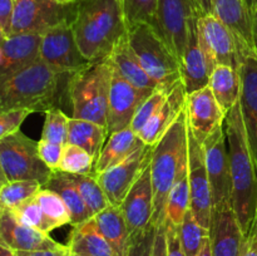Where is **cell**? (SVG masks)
Wrapping results in <instances>:
<instances>
[{"instance_id":"6da1fadb","label":"cell","mask_w":257,"mask_h":256,"mask_svg":"<svg viewBox=\"0 0 257 256\" xmlns=\"http://www.w3.org/2000/svg\"><path fill=\"white\" fill-rule=\"evenodd\" d=\"M225 135L232 183L231 202L243 236H247L257 211V166L248 145L240 100L226 114Z\"/></svg>"},{"instance_id":"7a4b0ae2","label":"cell","mask_w":257,"mask_h":256,"mask_svg":"<svg viewBox=\"0 0 257 256\" xmlns=\"http://www.w3.org/2000/svg\"><path fill=\"white\" fill-rule=\"evenodd\" d=\"M70 24L79 50L89 63L107 59L128 33L119 0H78Z\"/></svg>"},{"instance_id":"3957f363","label":"cell","mask_w":257,"mask_h":256,"mask_svg":"<svg viewBox=\"0 0 257 256\" xmlns=\"http://www.w3.org/2000/svg\"><path fill=\"white\" fill-rule=\"evenodd\" d=\"M64 75L69 74L40 59L17 72L0 75V113L23 109L45 113L55 107Z\"/></svg>"},{"instance_id":"277c9868","label":"cell","mask_w":257,"mask_h":256,"mask_svg":"<svg viewBox=\"0 0 257 256\" xmlns=\"http://www.w3.org/2000/svg\"><path fill=\"white\" fill-rule=\"evenodd\" d=\"M150 167L153 187L152 223L160 226L165 221L166 201L171 188L181 175L188 170V123L186 108L153 147Z\"/></svg>"},{"instance_id":"5b68a950","label":"cell","mask_w":257,"mask_h":256,"mask_svg":"<svg viewBox=\"0 0 257 256\" xmlns=\"http://www.w3.org/2000/svg\"><path fill=\"white\" fill-rule=\"evenodd\" d=\"M112 83V64L105 59L90 63L72 73L67 92L73 108V118L90 120L107 127L108 100Z\"/></svg>"},{"instance_id":"8992f818","label":"cell","mask_w":257,"mask_h":256,"mask_svg":"<svg viewBox=\"0 0 257 256\" xmlns=\"http://www.w3.org/2000/svg\"><path fill=\"white\" fill-rule=\"evenodd\" d=\"M128 40L143 69L158 87H172L181 80L180 60L155 27L141 23L128 28Z\"/></svg>"},{"instance_id":"52a82bcc","label":"cell","mask_w":257,"mask_h":256,"mask_svg":"<svg viewBox=\"0 0 257 256\" xmlns=\"http://www.w3.org/2000/svg\"><path fill=\"white\" fill-rule=\"evenodd\" d=\"M0 166L8 182L32 180L44 186L53 173L39 157L38 142L20 130L0 140Z\"/></svg>"},{"instance_id":"ba28073f","label":"cell","mask_w":257,"mask_h":256,"mask_svg":"<svg viewBox=\"0 0 257 256\" xmlns=\"http://www.w3.org/2000/svg\"><path fill=\"white\" fill-rule=\"evenodd\" d=\"M72 22H62L42 34L39 59L62 73L72 74L90 64L79 50Z\"/></svg>"},{"instance_id":"9c48e42d","label":"cell","mask_w":257,"mask_h":256,"mask_svg":"<svg viewBox=\"0 0 257 256\" xmlns=\"http://www.w3.org/2000/svg\"><path fill=\"white\" fill-rule=\"evenodd\" d=\"M198 17L193 0H158L156 30L178 60L182 58L191 28Z\"/></svg>"},{"instance_id":"30bf717a","label":"cell","mask_w":257,"mask_h":256,"mask_svg":"<svg viewBox=\"0 0 257 256\" xmlns=\"http://www.w3.org/2000/svg\"><path fill=\"white\" fill-rule=\"evenodd\" d=\"M202 146L205 151L206 170L210 181L212 210L232 207V183L228 162L227 141L223 125L208 136Z\"/></svg>"},{"instance_id":"8fae6325","label":"cell","mask_w":257,"mask_h":256,"mask_svg":"<svg viewBox=\"0 0 257 256\" xmlns=\"http://www.w3.org/2000/svg\"><path fill=\"white\" fill-rule=\"evenodd\" d=\"M152 150L153 147L141 141L127 157L104 172L95 175L110 205L119 207L136 180L150 166Z\"/></svg>"},{"instance_id":"7c38bea8","label":"cell","mask_w":257,"mask_h":256,"mask_svg":"<svg viewBox=\"0 0 257 256\" xmlns=\"http://www.w3.org/2000/svg\"><path fill=\"white\" fill-rule=\"evenodd\" d=\"M75 4L59 5L52 0H15L10 35L44 33L62 22H72Z\"/></svg>"},{"instance_id":"4fadbf2b","label":"cell","mask_w":257,"mask_h":256,"mask_svg":"<svg viewBox=\"0 0 257 256\" xmlns=\"http://www.w3.org/2000/svg\"><path fill=\"white\" fill-rule=\"evenodd\" d=\"M188 183L190 210L201 226L210 231L212 197L205 162V151L188 128Z\"/></svg>"},{"instance_id":"5bb4252c","label":"cell","mask_w":257,"mask_h":256,"mask_svg":"<svg viewBox=\"0 0 257 256\" xmlns=\"http://www.w3.org/2000/svg\"><path fill=\"white\" fill-rule=\"evenodd\" d=\"M197 27L201 47L212 69L222 64L240 70V53L232 32L212 13L200 15Z\"/></svg>"},{"instance_id":"9a60e30c","label":"cell","mask_w":257,"mask_h":256,"mask_svg":"<svg viewBox=\"0 0 257 256\" xmlns=\"http://www.w3.org/2000/svg\"><path fill=\"white\" fill-rule=\"evenodd\" d=\"M151 93L152 92L150 90L138 89L131 84L112 65V83L107 112V128L109 135L131 127L138 107Z\"/></svg>"},{"instance_id":"2e32d148","label":"cell","mask_w":257,"mask_h":256,"mask_svg":"<svg viewBox=\"0 0 257 256\" xmlns=\"http://www.w3.org/2000/svg\"><path fill=\"white\" fill-rule=\"evenodd\" d=\"M186 114L188 128L200 143L222 127L226 117L208 85L187 94Z\"/></svg>"},{"instance_id":"e0dca14e","label":"cell","mask_w":257,"mask_h":256,"mask_svg":"<svg viewBox=\"0 0 257 256\" xmlns=\"http://www.w3.org/2000/svg\"><path fill=\"white\" fill-rule=\"evenodd\" d=\"M119 207L124 215L131 235L152 223L153 187L150 166L136 180Z\"/></svg>"},{"instance_id":"ac0fdd59","label":"cell","mask_w":257,"mask_h":256,"mask_svg":"<svg viewBox=\"0 0 257 256\" xmlns=\"http://www.w3.org/2000/svg\"><path fill=\"white\" fill-rule=\"evenodd\" d=\"M240 107L248 145L257 166V54L245 55L240 65Z\"/></svg>"},{"instance_id":"d6986e66","label":"cell","mask_w":257,"mask_h":256,"mask_svg":"<svg viewBox=\"0 0 257 256\" xmlns=\"http://www.w3.org/2000/svg\"><path fill=\"white\" fill-rule=\"evenodd\" d=\"M215 14L232 32L237 42L240 59L255 52L252 44L251 9L247 0H211Z\"/></svg>"},{"instance_id":"ffe728a7","label":"cell","mask_w":257,"mask_h":256,"mask_svg":"<svg viewBox=\"0 0 257 256\" xmlns=\"http://www.w3.org/2000/svg\"><path fill=\"white\" fill-rule=\"evenodd\" d=\"M0 241L14 251L47 250L62 246L49 233L19 222L10 210L0 212Z\"/></svg>"},{"instance_id":"44dd1931","label":"cell","mask_w":257,"mask_h":256,"mask_svg":"<svg viewBox=\"0 0 257 256\" xmlns=\"http://www.w3.org/2000/svg\"><path fill=\"white\" fill-rule=\"evenodd\" d=\"M186 99H187V93L182 82L178 80L172 87L163 104L140 131L137 135L138 138L145 145L155 147L165 136V133L170 130L171 125L177 120L181 113L185 110Z\"/></svg>"},{"instance_id":"7402d4cb","label":"cell","mask_w":257,"mask_h":256,"mask_svg":"<svg viewBox=\"0 0 257 256\" xmlns=\"http://www.w3.org/2000/svg\"><path fill=\"white\" fill-rule=\"evenodd\" d=\"M197 22L198 19L193 23L191 28L187 45H186L182 58L180 59L181 82L187 94L207 87L210 82V75L213 70L203 53L200 39H198Z\"/></svg>"},{"instance_id":"603a6c76","label":"cell","mask_w":257,"mask_h":256,"mask_svg":"<svg viewBox=\"0 0 257 256\" xmlns=\"http://www.w3.org/2000/svg\"><path fill=\"white\" fill-rule=\"evenodd\" d=\"M243 238L245 236L232 207L212 210L210 240L213 256H240Z\"/></svg>"},{"instance_id":"cb8c5ba5","label":"cell","mask_w":257,"mask_h":256,"mask_svg":"<svg viewBox=\"0 0 257 256\" xmlns=\"http://www.w3.org/2000/svg\"><path fill=\"white\" fill-rule=\"evenodd\" d=\"M42 33H19L5 38L0 44L3 50L0 75L10 74L39 59Z\"/></svg>"},{"instance_id":"d4e9b609","label":"cell","mask_w":257,"mask_h":256,"mask_svg":"<svg viewBox=\"0 0 257 256\" xmlns=\"http://www.w3.org/2000/svg\"><path fill=\"white\" fill-rule=\"evenodd\" d=\"M113 67L119 72L125 80L137 87L138 89L153 92L158 84L146 73L128 40V33L114 45L112 53L107 58Z\"/></svg>"},{"instance_id":"484cf974","label":"cell","mask_w":257,"mask_h":256,"mask_svg":"<svg viewBox=\"0 0 257 256\" xmlns=\"http://www.w3.org/2000/svg\"><path fill=\"white\" fill-rule=\"evenodd\" d=\"M68 247L80 256H115L112 247L98 228L94 217L73 226Z\"/></svg>"},{"instance_id":"4316f807","label":"cell","mask_w":257,"mask_h":256,"mask_svg":"<svg viewBox=\"0 0 257 256\" xmlns=\"http://www.w3.org/2000/svg\"><path fill=\"white\" fill-rule=\"evenodd\" d=\"M98 228L112 247L115 256H127L131 245V232L120 207L109 205L94 216Z\"/></svg>"},{"instance_id":"83f0119b","label":"cell","mask_w":257,"mask_h":256,"mask_svg":"<svg viewBox=\"0 0 257 256\" xmlns=\"http://www.w3.org/2000/svg\"><path fill=\"white\" fill-rule=\"evenodd\" d=\"M43 187L54 191L62 197L70 212V217H72L70 225L72 226L79 225L94 217L88 206L85 205L77 183L69 173L62 172V171L53 172L49 181Z\"/></svg>"},{"instance_id":"f1b7e54d","label":"cell","mask_w":257,"mask_h":256,"mask_svg":"<svg viewBox=\"0 0 257 256\" xmlns=\"http://www.w3.org/2000/svg\"><path fill=\"white\" fill-rule=\"evenodd\" d=\"M208 87L212 90L223 113L227 114L232 109L233 105L240 100V70L230 65H216L210 75Z\"/></svg>"},{"instance_id":"f546056e","label":"cell","mask_w":257,"mask_h":256,"mask_svg":"<svg viewBox=\"0 0 257 256\" xmlns=\"http://www.w3.org/2000/svg\"><path fill=\"white\" fill-rule=\"evenodd\" d=\"M140 142L141 140L131 127L110 133L99 156L95 160L93 173L98 175L114 166L115 163L127 157Z\"/></svg>"},{"instance_id":"4dcf8cb0","label":"cell","mask_w":257,"mask_h":256,"mask_svg":"<svg viewBox=\"0 0 257 256\" xmlns=\"http://www.w3.org/2000/svg\"><path fill=\"white\" fill-rule=\"evenodd\" d=\"M109 132L107 127L78 118H69L67 143L78 146L97 160L107 141Z\"/></svg>"},{"instance_id":"1f68e13d","label":"cell","mask_w":257,"mask_h":256,"mask_svg":"<svg viewBox=\"0 0 257 256\" xmlns=\"http://www.w3.org/2000/svg\"><path fill=\"white\" fill-rule=\"evenodd\" d=\"M188 210H190V183H188L187 170L176 181L168 193L165 207V220L180 227Z\"/></svg>"},{"instance_id":"d6a6232c","label":"cell","mask_w":257,"mask_h":256,"mask_svg":"<svg viewBox=\"0 0 257 256\" xmlns=\"http://www.w3.org/2000/svg\"><path fill=\"white\" fill-rule=\"evenodd\" d=\"M42 187V183L32 180L7 182L0 188V212L13 210L20 203L25 202L37 195V192Z\"/></svg>"},{"instance_id":"836d02e7","label":"cell","mask_w":257,"mask_h":256,"mask_svg":"<svg viewBox=\"0 0 257 256\" xmlns=\"http://www.w3.org/2000/svg\"><path fill=\"white\" fill-rule=\"evenodd\" d=\"M70 176H72V178L77 183L78 188L80 191V195H82L85 205L88 206V208L93 213V216L102 212L103 210H105L110 205L104 191H103L102 186L98 182L97 176L94 173H90V175Z\"/></svg>"},{"instance_id":"e575fe53","label":"cell","mask_w":257,"mask_h":256,"mask_svg":"<svg viewBox=\"0 0 257 256\" xmlns=\"http://www.w3.org/2000/svg\"><path fill=\"white\" fill-rule=\"evenodd\" d=\"M35 198L39 202L44 215L54 225L55 228L72 222L69 210L57 192L49 188L42 187L35 195Z\"/></svg>"},{"instance_id":"d590c367","label":"cell","mask_w":257,"mask_h":256,"mask_svg":"<svg viewBox=\"0 0 257 256\" xmlns=\"http://www.w3.org/2000/svg\"><path fill=\"white\" fill-rule=\"evenodd\" d=\"M207 236L210 231L201 226L188 210L180 225V237L186 256H197Z\"/></svg>"},{"instance_id":"8d00e7d4","label":"cell","mask_w":257,"mask_h":256,"mask_svg":"<svg viewBox=\"0 0 257 256\" xmlns=\"http://www.w3.org/2000/svg\"><path fill=\"white\" fill-rule=\"evenodd\" d=\"M94 158L83 148L65 143L59 171L69 175H90L94 170Z\"/></svg>"},{"instance_id":"74e56055","label":"cell","mask_w":257,"mask_h":256,"mask_svg":"<svg viewBox=\"0 0 257 256\" xmlns=\"http://www.w3.org/2000/svg\"><path fill=\"white\" fill-rule=\"evenodd\" d=\"M10 211H12L13 215L17 217L19 222L24 223V225L29 226V227L42 231L44 233H49L53 230H55L54 225L48 220L47 216L43 212L42 207H40L35 196H33L32 198L20 203L19 206H17V207H14Z\"/></svg>"},{"instance_id":"f35d334b","label":"cell","mask_w":257,"mask_h":256,"mask_svg":"<svg viewBox=\"0 0 257 256\" xmlns=\"http://www.w3.org/2000/svg\"><path fill=\"white\" fill-rule=\"evenodd\" d=\"M158 0H123V13L127 28L146 23L157 25Z\"/></svg>"},{"instance_id":"ab89813d","label":"cell","mask_w":257,"mask_h":256,"mask_svg":"<svg viewBox=\"0 0 257 256\" xmlns=\"http://www.w3.org/2000/svg\"><path fill=\"white\" fill-rule=\"evenodd\" d=\"M68 123L69 118L60 108L53 107L45 112L42 140L53 143L65 145L68 138Z\"/></svg>"},{"instance_id":"60d3db41","label":"cell","mask_w":257,"mask_h":256,"mask_svg":"<svg viewBox=\"0 0 257 256\" xmlns=\"http://www.w3.org/2000/svg\"><path fill=\"white\" fill-rule=\"evenodd\" d=\"M173 87V85H172ZM172 87H158L157 89L153 90L145 100L140 104L137 112H136L135 117H133L132 123H131V128L136 135L140 133V131L145 127L146 123L150 120V118L157 112L158 108L163 104L167 95L170 94Z\"/></svg>"},{"instance_id":"b9f144b4","label":"cell","mask_w":257,"mask_h":256,"mask_svg":"<svg viewBox=\"0 0 257 256\" xmlns=\"http://www.w3.org/2000/svg\"><path fill=\"white\" fill-rule=\"evenodd\" d=\"M158 226L151 223L143 230L131 235V245L127 256H152L153 241Z\"/></svg>"},{"instance_id":"7bdbcfd3","label":"cell","mask_w":257,"mask_h":256,"mask_svg":"<svg viewBox=\"0 0 257 256\" xmlns=\"http://www.w3.org/2000/svg\"><path fill=\"white\" fill-rule=\"evenodd\" d=\"M63 148H64V145L49 142V141L42 140V138L38 141V153H39V157L52 170V172L59 171L60 161H62L63 156Z\"/></svg>"},{"instance_id":"ee69618b","label":"cell","mask_w":257,"mask_h":256,"mask_svg":"<svg viewBox=\"0 0 257 256\" xmlns=\"http://www.w3.org/2000/svg\"><path fill=\"white\" fill-rule=\"evenodd\" d=\"M30 113V110L24 109L0 113V140L19 131L22 123Z\"/></svg>"},{"instance_id":"f6af8a7d","label":"cell","mask_w":257,"mask_h":256,"mask_svg":"<svg viewBox=\"0 0 257 256\" xmlns=\"http://www.w3.org/2000/svg\"><path fill=\"white\" fill-rule=\"evenodd\" d=\"M167 256H186L180 237V227L165 220Z\"/></svg>"},{"instance_id":"bcb514c9","label":"cell","mask_w":257,"mask_h":256,"mask_svg":"<svg viewBox=\"0 0 257 256\" xmlns=\"http://www.w3.org/2000/svg\"><path fill=\"white\" fill-rule=\"evenodd\" d=\"M14 4L15 0H0V25L7 37H9L12 29Z\"/></svg>"},{"instance_id":"7dc6e473","label":"cell","mask_w":257,"mask_h":256,"mask_svg":"<svg viewBox=\"0 0 257 256\" xmlns=\"http://www.w3.org/2000/svg\"><path fill=\"white\" fill-rule=\"evenodd\" d=\"M17 256H72V251L68 245H62L57 248H47V250L35 251H15Z\"/></svg>"},{"instance_id":"c3c4849f","label":"cell","mask_w":257,"mask_h":256,"mask_svg":"<svg viewBox=\"0 0 257 256\" xmlns=\"http://www.w3.org/2000/svg\"><path fill=\"white\" fill-rule=\"evenodd\" d=\"M152 256H167V242H166V225L165 221L156 230L153 241Z\"/></svg>"},{"instance_id":"681fc988","label":"cell","mask_w":257,"mask_h":256,"mask_svg":"<svg viewBox=\"0 0 257 256\" xmlns=\"http://www.w3.org/2000/svg\"><path fill=\"white\" fill-rule=\"evenodd\" d=\"M240 256H257V232L251 231L243 238Z\"/></svg>"},{"instance_id":"f907efd6","label":"cell","mask_w":257,"mask_h":256,"mask_svg":"<svg viewBox=\"0 0 257 256\" xmlns=\"http://www.w3.org/2000/svg\"><path fill=\"white\" fill-rule=\"evenodd\" d=\"M193 2H195V5L200 15H206L212 13V3H211V0H193Z\"/></svg>"},{"instance_id":"816d5d0a","label":"cell","mask_w":257,"mask_h":256,"mask_svg":"<svg viewBox=\"0 0 257 256\" xmlns=\"http://www.w3.org/2000/svg\"><path fill=\"white\" fill-rule=\"evenodd\" d=\"M251 28H252V44L257 54V5L251 12Z\"/></svg>"},{"instance_id":"f5cc1de1","label":"cell","mask_w":257,"mask_h":256,"mask_svg":"<svg viewBox=\"0 0 257 256\" xmlns=\"http://www.w3.org/2000/svg\"><path fill=\"white\" fill-rule=\"evenodd\" d=\"M197 256H213L212 252V245H211V240H210V236H207L203 242L202 247H201L200 252L197 253Z\"/></svg>"},{"instance_id":"db71d44e","label":"cell","mask_w":257,"mask_h":256,"mask_svg":"<svg viewBox=\"0 0 257 256\" xmlns=\"http://www.w3.org/2000/svg\"><path fill=\"white\" fill-rule=\"evenodd\" d=\"M0 256H17V252L5 245L3 241H0Z\"/></svg>"},{"instance_id":"11a10c76","label":"cell","mask_w":257,"mask_h":256,"mask_svg":"<svg viewBox=\"0 0 257 256\" xmlns=\"http://www.w3.org/2000/svg\"><path fill=\"white\" fill-rule=\"evenodd\" d=\"M52 2H54L55 4H59V5H73L75 4V3L78 2V0H52Z\"/></svg>"},{"instance_id":"9f6ffc18","label":"cell","mask_w":257,"mask_h":256,"mask_svg":"<svg viewBox=\"0 0 257 256\" xmlns=\"http://www.w3.org/2000/svg\"><path fill=\"white\" fill-rule=\"evenodd\" d=\"M7 182H8V180H7V177H5L4 172H3L2 166H0V188H2Z\"/></svg>"},{"instance_id":"6f0895ef","label":"cell","mask_w":257,"mask_h":256,"mask_svg":"<svg viewBox=\"0 0 257 256\" xmlns=\"http://www.w3.org/2000/svg\"><path fill=\"white\" fill-rule=\"evenodd\" d=\"M5 38H7V35H5L4 30H3L2 25H0V44H2V43L4 42V40H5Z\"/></svg>"},{"instance_id":"680465c9","label":"cell","mask_w":257,"mask_h":256,"mask_svg":"<svg viewBox=\"0 0 257 256\" xmlns=\"http://www.w3.org/2000/svg\"><path fill=\"white\" fill-rule=\"evenodd\" d=\"M247 4H248V7H250L251 12H252L253 8H255L257 5V0H247Z\"/></svg>"},{"instance_id":"91938a15","label":"cell","mask_w":257,"mask_h":256,"mask_svg":"<svg viewBox=\"0 0 257 256\" xmlns=\"http://www.w3.org/2000/svg\"><path fill=\"white\" fill-rule=\"evenodd\" d=\"M251 231H256L257 232V211H256V217H255V222H253L252 225V228H251ZM250 231V232H251Z\"/></svg>"},{"instance_id":"94428289","label":"cell","mask_w":257,"mask_h":256,"mask_svg":"<svg viewBox=\"0 0 257 256\" xmlns=\"http://www.w3.org/2000/svg\"><path fill=\"white\" fill-rule=\"evenodd\" d=\"M3 59H4V55H3V50H2V47H0V65H2V63H3Z\"/></svg>"},{"instance_id":"6125c7cd","label":"cell","mask_w":257,"mask_h":256,"mask_svg":"<svg viewBox=\"0 0 257 256\" xmlns=\"http://www.w3.org/2000/svg\"><path fill=\"white\" fill-rule=\"evenodd\" d=\"M72 256H80V255H74V253H72Z\"/></svg>"},{"instance_id":"be15d7a7","label":"cell","mask_w":257,"mask_h":256,"mask_svg":"<svg viewBox=\"0 0 257 256\" xmlns=\"http://www.w3.org/2000/svg\"><path fill=\"white\" fill-rule=\"evenodd\" d=\"M119 2H120V3H122V4H123V0H119Z\"/></svg>"}]
</instances>
